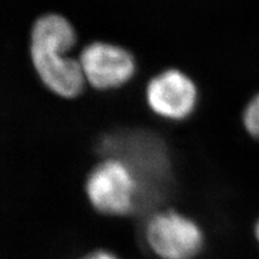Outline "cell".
<instances>
[{
  "label": "cell",
  "instance_id": "obj_1",
  "mask_svg": "<svg viewBox=\"0 0 259 259\" xmlns=\"http://www.w3.org/2000/svg\"><path fill=\"white\" fill-rule=\"evenodd\" d=\"M76 41L73 25L60 15L42 16L31 30L32 66L44 85L64 99L78 96L85 83L79 59L69 56Z\"/></svg>",
  "mask_w": 259,
  "mask_h": 259
},
{
  "label": "cell",
  "instance_id": "obj_2",
  "mask_svg": "<svg viewBox=\"0 0 259 259\" xmlns=\"http://www.w3.org/2000/svg\"><path fill=\"white\" fill-rule=\"evenodd\" d=\"M90 204L108 216H127L147 203L141 180L128 163L108 157L90 171L85 183Z\"/></svg>",
  "mask_w": 259,
  "mask_h": 259
},
{
  "label": "cell",
  "instance_id": "obj_3",
  "mask_svg": "<svg viewBox=\"0 0 259 259\" xmlns=\"http://www.w3.org/2000/svg\"><path fill=\"white\" fill-rule=\"evenodd\" d=\"M103 153L121 158L134 169L144 189L147 203L151 202L168 181L169 162L160 139L145 132H126L106 136Z\"/></svg>",
  "mask_w": 259,
  "mask_h": 259
},
{
  "label": "cell",
  "instance_id": "obj_4",
  "mask_svg": "<svg viewBox=\"0 0 259 259\" xmlns=\"http://www.w3.org/2000/svg\"><path fill=\"white\" fill-rule=\"evenodd\" d=\"M144 240L158 259H194L204 247L200 226L176 210H164L151 216L145 225Z\"/></svg>",
  "mask_w": 259,
  "mask_h": 259
},
{
  "label": "cell",
  "instance_id": "obj_5",
  "mask_svg": "<svg viewBox=\"0 0 259 259\" xmlns=\"http://www.w3.org/2000/svg\"><path fill=\"white\" fill-rule=\"evenodd\" d=\"M84 79L99 90L120 88L137 70L131 52L118 45L97 41L84 47L79 57Z\"/></svg>",
  "mask_w": 259,
  "mask_h": 259
},
{
  "label": "cell",
  "instance_id": "obj_6",
  "mask_svg": "<svg viewBox=\"0 0 259 259\" xmlns=\"http://www.w3.org/2000/svg\"><path fill=\"white\" fill-rule=\"evenodd\" d=\"M149 108L171 121L185 120L198 102V90L191 77L178 69H168L149 80L145 89Z\"/></svg>",
  "mask_w": 259,
  "mask_h": 259
},
{
  "label": "cell",
  "instance_id": "obj_7",
  "mask_svg": "<svg viewBox=\"0 0 259 259\" xmlns=\"http://www.w3.org/2000/svg\"><path fill=\"white\" fill-rule=\"evenodd\" d=\"M242 120L246 131L253 137L259 138V94L246 106Z\"/></svg>",
  "mask_w": 259,
  "mask_h": 259
},
{
  "label": "cell",
  "instance_id": "obj_8",
  "mask_svg": "<svg viewBox=\"0 0 259 259\" xmlns=\"http://www.w3.org/2000/svg\"><path fill=\"white\" fill-rule=\"evenodd\" d=\"M82 259H122L119 257L118 254H115L114 252L108 251V250H95L93 252H89L88 254H85Z\"/></svg>",
  "mask_w": 259,
  "mask_h": 259
},
{
  "label": "cell",
  "instance_id": "obj_9",
  "mask_svg": "<svg viewBox=\"0 0 259 259\" xmlns=\"http://www.w3.org/2000/svg\"><path fill=\"white\" fill-rule=\"evenodd\" d=\"M254 234H255V238H257V241L259 242V220L255 223V227H254Z\"/></svg>",
  "mask_w": 259,
  "mask_h": 259
}]
</instances>
